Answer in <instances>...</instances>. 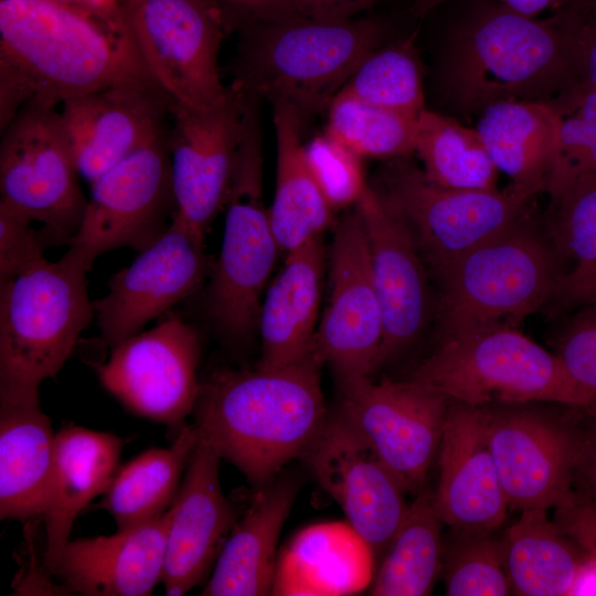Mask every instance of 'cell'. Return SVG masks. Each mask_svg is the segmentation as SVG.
<instances>
[{"label": "cell", "instance_id": "28", "mask_svg": "<svg viewBox=\"0 0 596 596\" xmlns=\"http://www.w3.org/2000/svg\"><path fill=\"white\" fill-rule=\"evenodd\" d=\"M297 492L296 480L287 476H277L254 491L248 509L237 519L201 595L260 596L272 593L279 535Z\"/></svg>", "mask_w": 596, "mask_h": 596}, {"label": "cell", "instance_id": "21", "mask_svg": "<svg viewBox=\"0 0 596 596\" xmlns=\"http://www.w3.org/2000/svg\"><path fill=\"white\" fill-rule=\"evenodd\" d=\"M173 100L153 81L100 88L62 103L61 120L81 177H98L164 132Z\"/></svg>", "mask_w": 596, "mask_h": 596}, {"label": "cell", "instance_id": "25", "mask_svg": "<svg viewBox=\"0 0 596 596\" xmlns=\"http://www.w3.org/2000/svg\"><path fill=\"white\" fill-rule=\"evenodd\" d=\"M55 436L39 387L0 384V518H43L54 464Z\"/></svg>", "mask_w": 596, "mask_h": 596}, {"label": "cell", "instance_id": "39", "mask_svg": "<svg viewBox=\"0 0 596 596\" xmlns=\"http://www.w3.org/2000/svg\"><path fill=\"white\" fill-rule=\"evenodd\" d=\"M545 233L564 274L596 260V173L575 178L550 198Z\"/></svg>", "mask_w": 596, "mask_h": 596}, {"label": "cell", "instance_id": "42", "mask_svg": "<svg viewBox=\"0 0 596 596\" xmlns=\"http://www.w3.org/2000/svg\"><path fill=\"white\" fill-rule=\"evenodd\" d=\"M25 214L0 201V284L40 262L45 246Z\"/></svg>", "mask_w": 596, "mask_h": 596}, {"label": "cell", "instance_id": "51", "mask_svg": "<svg viewBox=\"0 0 596 596\" xmlns=\"http://www.w3.org/2000/svg\"><path fill=\"white\" fill-rule=\"evenodd\" d=\"M565 0H499L505 8L526 17H535L551 8L560 9Z\"/></svg>", "mask_w": 596, "mask_h": 596}, {"label": "cell", "instance_id": "37", "mask_svg": "<svg viewBox=\"0 0 596 596\" xmlns=\"http://www.w3.org/2000/svg\"><path fill=\"white\" fill-rule=\"evenodd\" d=\"M444 541L441 576L448 596L512 594L505 566L504 538L496 531L450 528Z\"/></svg>", "mask_w": 596, "mask_h": 596}, {"label": "cell", "instance_id": "36", "mask_svg": "<svg viewBox=\"0 0 596 596\" xmlns=\"http://www.w3.org/2000/svg\"><path fill=\"white\" fill-rule=\"evenodd\" d=\"M340 93L417 118L426 108L412 40L376 49L362 62Z\"/></svg>", "mask_w": 596, "mask_h": 596}, {"label": "cell", "instance_id": "9", "mask_svg": "<svg viewBox=\"0 0 596 596\" xmlns=\"http://www.w3.org/2000/svg\"><path fill=\"white\" fill-rule=\"evenodd\" d=\"M257 114L248 126L230 193L219 258L203 299L204 317L225 343L242 345L258 330L263 292L280 252L263 200Z\"/></svg>", "mask_w": 596, "mask_h": 596}, {"label": "cell", "instance_id": "1", "mask_svg": "<svg viewBox=\"0 0 596 596\" xmlns=\"http://www.w3.org/2000/svg\"><path fill=\"white\" fill-rule=\"evenodd\" d=\"M141 81L153 79L123 14L114 23L51 0H0L1 131L30 102Z\"/></svg>", "mask_w": 596, "mask_h": 596}, {"label": "cell", "instance_id": "12", "mask_svg": "<svg viewBox=\"0 0 596 596\" xmlns=\"http://www.w3.org/2000/svg\"><path fill=\"white\" fill-rule=\"evenodd\" d=\"M257 100L234 83L206 107L172 103L168 147L177 213L202 240L225 207Z\"/></svg>", "mask_w": 596, "mask_h": 596}, {"label": "cell", "instance_id": "2", "mask_svg": "<svg viewBox=\"0 0 596 596\" xmlns=\"http://www.w3.org/2000/svg\"><path fill=\"white\" fill-rule=\"evenodd\" d=\"M323 365L310 350L283 366L211 373L192 412L199 438L260 489L301 458L322 427Z\"/></svg>", "mask_w": 596, "mask_h": 596}, {"label": "cell", "instance_id": "34", "mask_svg": "<svg viewBox=\"0 0 596 596\" xmlns=\"http://www.w3.org/2000/svg\"><path fill=\"white\" fill-rule=\"evenodd\" d=\"M415 152L426 178L450 189H492L498 169L478 131L425 109L417 117Z\"/></svg>", "mask_w": 596, "mask_h": 596}, {"label": "cell", "instance_id": "29", "mask_svg": "<svg viewBox=\"0 0 596 596\" xmlns=\"http://www.w3.org/2000/svg\"><path fill=\"white\" fill-rule=\"evenodd\" d=\"M476 130L512 189L530 198L546 193L558 131L557 113L551 102L491 104L479 113Z\"/></svg>", "mask_w": 596, "mask_h": 596}, {"label": "cell", "instance_id": "43", "mask_svg": "<svg viewBox=\"0 0 596 596\" xmlns=\"http://www.w3.org/2000/svg\"><path fill=\"white\" fill-rule=\"evenodd\" d=\"M577 83L596 88V0L560 9Z\"/></svg>", "mask_w": 596, "mask_h": 596}, {"label": "cell", "instance_id": "33", "mask_svg": "<svg viewBox=\"0 0 596 596\" xmlns=\"http://www.w3.org/2000/svg\"><path fill=\"white\" fill-rule=\"evenodd\" d=\"M443 521L425 488L408 504L404 518L382 555L370 595H429L443 568Z\"/></svg>", "mask_w": 596, "mask_h": 596}, {"label": "cell", "instance_id": "47", "mask_svg": "<svg viewBox=\"0 0 596 596\" xmlns=\"http://www.w3.org/2000/svg\"><path fill=\"white\" fill-rule=\"evenodd\" d=\"M573 490L576 496L596 508V416L588 415L574 471Z\"/></svg>", "mask_w": 596, "mask_h": 596}, {"label": "cell", "instance_id": "18", "mask_svg": "<svg viewBox=\"0 0 596 596\" xmlns=\"http://www.w3.org/2000/svg\"><path fill=\"white\" fill-rule=\"evenodd\" d=\"M199 237L175 212L166 233L107 281L93 301L102 342L114 349L149 321L193 296L213 264Z\"/></svg>", "mask_w": 596, "mask_h": 596}, {"label": "cell", "instance_id": "26", "mask_svg": "<svg viewBox=\"0 0 596 596\" xmlns=\"http://www.w3.org/2000/svg\"><path fill=\"white\" fill-rule=\"evenodd\" d=\"M286 254L284 266L260 306V368L283 366L306 356L320 319L327 263L322 235Z\"/></svg>", "mask_w": 596, "mask_h": 596}, {"label": "cell", "instance_id": "30", "mask_svg": "<svg viewBox=\"0 0 596 596\" xmlns=\"http://www.w3.org/2000/svg\"><path fill=\"white\" fill-rule=\"evenodd\" d=\"M277 143L275 194L269 220L280 252L288 253L322 235L334 211L308 164L301 130L306 117L292 105L273 102Z\"/></svg>", "mask_w": 596, "mask_h": 596}, {"label": "cell", "instance_id": "50", "mask_svg": "<svg viewBox=\"0 0 596 596\" xmlns=\"http://www.w3.org/2000/svg\"><path fill=\"white\" fill-rule=\"evenodd\" d=\"M570 595H596V556H584Z\"/></svg>", "mask_w": 596, "mask_h": 596}, {"label": "cell", "instance_id": "20", "mask_svg": "<svg viewBox=\"0 0 596 596\" xmlns=\"http://www.w3.org/2000/svg\"><path fill=\"white\" fill-rule=\"evenodd\" d=\"M368 238L383 316L379 368L412 349L436 317L429 274L403 225L371 185L354 205Z\"/></svg>", "mask_w": 596, "mask_h": 596}, {"label": "cell", "instance_id": "49", "mask_svg": "<svg viewBox=\"0 0 596 596\" xmlns=\"http://www.w3.org/2000/svg\"><path fill=\"white\" fill-rule=\"evenodd\" d=\"M87 11L105 21L119 22L124 0H51Z\"/></svg>", "mask_w": 596, "mask_h": 596}, {"label": "cell", "instance_id": "17", "mask_svg": "<svg viewBox=\"0 0 596 596\" xmlns=\"http://www.w3.org/2000/svg\"><path fill=\"white\" fill-rule=\"evenodd\" d=\"M330 291L311 350L338 382L370 376L379 369L383 316L370 249L353 206L337 224L329 253Z\"/></svg>", "mask_w": 596, "mask_h": 596}, {"label": "cell", "instance_id": "10", "mask_svg": "<svg viewBox=\"0 0 596 596\" xmlns=\"http://www.w3.org/2000/svg\"><path fill=\"white\" fill-rule=\"evenodd\" d=\"M1 134L0 201L42 225L45 248L68 245L87 199L56 106L30 102Z\"/></svg>", "mask_w": 596, "mask_h": 596}, {"label": "cell", "instance_id": "13", "mask_svg": "<svg viewBox=\"0 0 596 596\" xmlns=\"http://www.w3.org/2000/svg\"><path fill=\"white\" fill-rule=\"evenodd\" d=\"M524 404L485 406L489 449L508 505L520 511L558 508L575 492L573 477L585 426Z\"/></svg>", "mask_w": 596, "mask_h": 596}, {"label": "cell", "instance_id": "35", "mask_svg": "<svg viewBox=\"0 0 596 596\" xmlns=\"http://www.w3.org/2000/svg\"><path fill=\"white\" fill-rule=\"evenodd\" d=\"M417 118L339 93L329 106L324 132L361 158L392 159L415 152Z\"/></svg>", "mask_w": 596, "mask_h": 596}, {"label": "cell", "instance_id": "8", "mask_svg": "<svg viewBox=\"0 0 596 596\" xmlns=\"http://www.w3.org/2000/svg\"><path fill=\"white\" fill-rule=\"evenodd\" d=\"M371 188L406 230L434 283L473 247L534 217L535 198L510 185L444 188L408 157L387 159Z\"/></svg>", "mask_w": 596, "mask_h": 596}, {"label": "cell", "instance_id": "7", "mask_svg": "<svg viewBox=\"0 0 596 596\" xmlns=\"http://www.w3.org/2000/svg\"><path fill=\"white\" fill-rule=\"evenodd\" d=\"M408 379L476 407L552 403L587 413L592 408L558 356L519 328L440 338Z\"/></svg>", "mask_w": 596, "mask_h": 596}, {"label": "cell", "instance_id": "41", "mask_svg": "<svg viewBox=\"0 0 596 596\" xmlns=\"http://www.w3.org/2000/svg\"><path fill=\"white\" fill-rule=\"evenodd\" d=\"M557 339L555 354L576 384L592 402L596 416V304L574 309Z\"/></svg>", "mask_w": 596, "mask_h": 596}, {"label": "cell", "instance_id": "44", "mask_svg": "<svg viewBox=\"0 0 596 596\" xmlns=\"http://www.w3.org/2000/svg\"><path fill=\"white\" fill-rule=\"evenodd\" d=\"M219 2L228 31L254 22L308 17L305 0H219Z\"/></svg>", "mask_w": 596, "mask_h": 596}, {"label": "cell", "instance_id": "40", "mask_svg": "<svg viewBox=\"0 0 596 596\" xmlns=\"http://www.w3.org/2000/svg\"><path fill=\"white\" fill-rule=\"evenodd\" d=\"M310 170L331 209L354 206L369 187L361 157L327 132L305 145Z\"/></svg>", "mask_w": 596, "mask_h": 596}, {"label": "cell", "instance_id": "11", "mask_svg": "<svg viewBox=\"0 0 596 596\" xmlns=\"http://www.w3.org/2000/svg\"><path fill=\"white\" fill-rule=\"evenodd\" d=\"M123 18L157 85L175 103L221 100L219 53L228 31L219 0H124Z\"/></svg>", "mask_w": 596, "mask_h": 596}, {"label": "cell", "instance_id": "16", "mask_svg": "<svg viewBox=\"0 0 596 596\" xmlns=\"http://www.w3.org/2000/svg\"><path fill=\"white\" fill-rule=\"evenodd\" d=\"M201 340L196 329L171 313L137 333L96 366L100 384L127 409L166 425L175 435L193 412L199 391Z\"/></svg>", "mask_w": 596, "mask_h": 596}, {"label": "cell", "instance_id": "15", "mask_svg": "<svg viewBox=\"0 0 596 596\" xmlns=\"http://www.w3.org/2000/svg\"><path fill=\"white\" fill-rule=\"evenodd\" d=\"M338 383V409L407 493L417 496L439 450L450 400L409 379L376 383L364 376Z\"/></svg>", "mask_w": 596, "mask_h": 596}, {"label": "cell", "instance_id": "23", "mask_svg": "<svg viewBox=\"0 0 596 596\" xmlns=\"http://www.w3.org/2000/svg\"><path fill=\"white\" fill-rule=\"evenodd\" d=\"M433 503L453 529L497 531L504 522L509 505L489 449L482 407L450 401Z\"/></svg>", "mask_w": 596, "mask_h": 596}, {"label": "cell", "instance_id": "19", "mask_svg": "<svg viewBox=\"0 0 596 596\" xmlns=\"http://www.w3.org/2000/svg\"><path fill=\"white\" fill-rule=\"evenodd\" d=\"M300 459L372 554L382 556L408 507L407 491L360 432L339 409L328 413Z\"/></svg>", "mask_w": 596, "mask_h": 596}, {"label": "cell", "instance_id": "14", "mask_svg": "<svg viewBox=\"0 0 596 596\" xmlns=\"http://www.w3.org/2000/svg\"><path fill=\"white\" fill-rule=\"evenodd\" d=\"M177 210L164 131L91 183L81 227L67 246L93 263L119 247L142 252L166 233Z\"/></svg>", "mask_w": 596, "mask_h": 596}, {"label": "cell", "instance_id": "4", "mask_svg": "<svg viewBox=\"0 0 596 596\" xmlns=\"http://www.w3.org/2000/svg\"><path fill=\"white\" fill-rule=\"evenodd\" d=\"M576 83L561 10L536 20L502 4L485 9L462 32L448 71L467 113L504 100L551 102Z\"/></svg>", "mask_w": 596, "mask_h": 596}, {"label": "cell", "instance_id": "3", "mask_svg": "<svg viewBox=\"0 0 596 596\" xmlns=\"http://www.w3.org/2000/svg\"><path fill=\"white\" fill-rule=\"evenodd\" d=\"M240 30L235 83L256 98L288 103L306 118L330 106L377 49L382 34L370 19L306 15L248 23Z\"/></svg>", "mask_w": 596, "mask_h": 596}, {"label": "cell", "instance_id": "24", "mask_svg": "<svg viewBox=\"0 0 596 596\" xmlns=\"http://www.w3.org/2000/svg\"><path fill=\"white\" fill-rule=\"evenodd\" d=\"M171 508L113 535L70 540L52 575L85 596H147L161 583Z\"/></svg>", "mask_w": 596, "mask_h": 596}, {"label": "cell", "instance_id": "27", "mask_svg": "<svg viewBox=\"0 0 596 596\" xmlns=\"http://www.w3.org/2000/svg\"><path fill=\"white\" fill-rule=\"evenodd\" d=\"M126 439L107 432L65 426L56 433L45 525L43 565L49 574L70 541L77 515L104 494L117 468Z\"/></svg>", "mask_w": 596, "mask_h": 596}, {"label": "cell", "instance_id": "53", "mask_svg": "<svg viewBox=\"0 0 596 596\" xmlns=\"http://www.w3.org/2000/svg\"><path fill=\"white\" fill-rule=\"evenodd\" d=\"M590 1H595V0H565L561 8L565 6L579 4V3L590 2Z\"/></svg>", "mask_w": 596, "mask_h": 596}, {"label": "cell", "instance_id": "38", "mask_svg": "<svg viewBox=\"0 0 596 596\" xmlns=\"http://www.w3.org/2000/svg\"><path fill=\"white\" fill-rule=\"evenodd\" d=\"M551 104L558 117L556 150L546 191L553 198L575 178L596 173V88L576 83Z\"/></svg>", "mask_w": 596, "mask_h": 596}, {"label": "cell", "instance_id": "6", "mask_svg": "<svg viewBox=\"0 0 596 596\" xmlns=\"http://www.w3.org/2000/svg\"><path fill=\"white\" fill-rule=\"evenodd\" d=\"M91 262L68 246L0 284V384L40 387L55 379L95 318Z\"/></svg>", "mask_w": 596, "mask_h": 596}, {"label": "cell", "instance_id": "45", "mask_svg": "<svg viewBox=\"0 0 596 596\" xmlns=\"http://www.w3.org/2000/svg\"><path fill=\"white\" fill-rule=\"evenodd\" d=\"M555 510L554 522L582 547L585 555L596 556V508L575 493L570 502Z\"/></svg>", "mask_w": 596, "mask_h": 596}, {"label": "cell", "instance_id": "31", "mask_svg": "<svg viewBox=\"0 0 596 596\" xmlns=\"http://www.w3.org/2000/svg\"><path fill=\"white\" fill-rule=\"evenodd\" d=\"M198 441L194 425H184L169 447L147 449L118 467L96 508L113 517L118 531L161 517L178 496Z\"/></svg>", "mask_w": 596, "mask_h": 596}, {"label": "cell", "instance_id": "32", "mask_svg": "<svg viewBox=\"0 0 596 596\" xmlns=\"http://www.w3.org/2000/svg\"><path fill=\"white\" fill-rule=\"evenodd\" d=\"M504 533L505 566L513 595H570L585 556L546 510L521 511Z\"/></svg>", "mask_w": 596, "mask_h": 596}, {"label": "cell", "instance_id": "22", "mask_svg": "<svg viewBox=\"0 0 596 596\" xmlns=\"http://www.w3.org/2000/svg\"><path fill=\"white\" fill-rule=\"evenodd\" d=\"M220 456L199 438L171 505L161 583L182 596L206 578L236 521L220 481Z\"/></svg>", "mask_w": 596, "mask_h": 596}, {"label": "cell", "instance_id": "46", "mask_svg": "<svg viewBox=\"0 0 596 596\" xmlns=\"http://www.w3.org/2000/svg\"><path fill=\"white\" fill-rule=\"evenodd\" d=\"M589 304H596V260L563 274L546 307L571 310Z\"/></svg>", "mask_w": 596, "mask_h": 596}, {"label": "cell", "instance_id": "52", "mask_svg": "<svg viewBox=\"0 0 596 596\" xmlns=\"http://www.w3.org/2000/svg\"><path fill=\"white\" fill-rule=\"evenodd\" d=\"M446 0H415L413 6V13L416 15H424L429 10L436 8Z\"/></svg>", "mask_w": 596, "mask_h": 596}, {"label": "cell", "instance_id": "48", "mask_svg": "<svg viewBox=\"0 0 596 596\" xmlns=\"http://www.w3.org/2000/svg\"><path fill=\"white\" fill-rule=\"evenodd\" d=\"M379 0H305L308 17L322 20H350Z\"/></svg>", "mask_w": 596, "mask_h": 596}, {"label": "cell", "instance_id": "5", "mask_svg": "<svg viewBox=\"0 0 596 596\" xmlns=\"http://www.w3.org/2000/svg\"><path fill=\"white\" fill-rule=\"evenodd\" d=\"M562 275L535 219L517 223L466 253L435 283L439 339L519 328L546 307Z\"/></svg>", "mask_w": 596, "mask_h": 596}]
</instances>
